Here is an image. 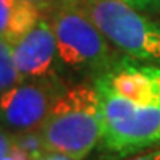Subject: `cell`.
Segmentation results:
<instances>
[{"label": "cell", "instance_id": "1", "mask_svg": "<svg viewBox=\"0 0 160 160\" xmlns=\"http://www.w3.org/2000/svg\"><path fill=\"white\" fill-rule=\"evenodd\" d=\"M102 133V110L94 82H81L65 89L39 129L45 152L73 160H84L100 146Z\"/></svg>", "mask_w": 160, "mask_h": 160}, {"label": "cell", "instance_id": "2", "mask_svg": "<svg viewBox=\"0 0 160 160\" xmlns=\"http://www.w3.org/2000/svg\"><path fill=\"white\" fill-rule=\"evenodd\" d=\"M50 23L62 70L94 81L120 58L81 3H57L52 8Z\"/></svg>", "mask_w": 160, "mask_h": 160}, {"label": "cell", "instance_id": "3", "mask_svg": "<svg viewBox=\"0 0 160 160\" xmlns=\"http://www.w3.org/2000/svg\"><path fill=\"white\" fill-rule=\"evenodd\" d=\"M94 86L103 120V152L125 158L160 144V105L134 103L99 82Z\"/></svg>", "mask_w": 160, "mask_h": 160}, {"label": "cell", "instance_id": "4", "mask_svg": "<svg viewBox=\"0 0 160 160\" xmlns=\"http://www.w3.org/2000/svg\"><path fill=\"white\" fill-rule=\"evenodd\" d=\"M82 8L123 55L160 65V21L123 0H82Z\"/></svg>", "mask_w": 160, "mask_h": 160}, {"label": "cell", "instance_id": "5", "mask_svg": "<svg viewBox=\"0 0 160 160\" xmlns=\"http://www.w3.org/2000/svg\"><path fill=\"white\" fill-rule=\"evenodd\" d=\"M67 88L60 78L21 79L0 94V128L15 136L37 133Z\"/></svg>", "mask_w": 160, "mask_h": 160}, {"label": "cell", "instance_id": "6", "mask_svg": "<svg viewBox=\"0 0 160 160\" xmlns=\"http://www.w3.org/2000/svg\"><path fill=\"white\" fill-rule=\"evenodd\" d=\"M13 60L21 79L60 78L57 37L50 20L41 18L28 32L12 44Z\"/></svg>", "mask_w": 160, "mask_h": 160}, {"label": "cell", "instance_id": "7", "mask_svg": "<svg viewBox=\"0 0 160 160\" xmlns=\"http://www.w3.org/2000/svg\"><path fill=\"white\" fill-rule=\"evenodd\" d=\"M94 82L134 103L160 105V67L131 57H120Z\"/></svg>", "mask_w": 160, "mask_h": 160}, {"label": "cell", "instance_id": "8", "mask_svg": "<svg viewBox=\"0 0 160 160\" xmlns=\"http://www.w3.org/2000/svg\"><path fill=\"white\" fill-rule=\"evenodd\" d=\"M42 18V12L28 0H0V39L13 44Z\"/></svg>", "mask_w": 160, "mask_h": 160}, {"label": "cell", "instance_id": "9", "mask_svg": "<svg viewBox=\"0 0 160 160\" xmlns=\"http://www.w3.org/2000/svg\"><path fill=\"white\" fill-rule=\"evenodd\" d=\"M20 81L21 76L13 60L12 44L5 39H0V94L13 88Z\"/></svg>", "mask_w": 160, "mask_h": 160}, {"label": "cell", "instance_id": "10", "mask_svg": "<svg viewBox=\"0 0 160 160\" xmlns=\"http://www.w3.org/2000/svg\"><path fill=\"white\" fill-rule=\"evenodd\" d=\"M0 160H36L24 146L21 144L20 136L8 133L0 128Z\"/></svg>", "mask_w": 160, "mask_h": 160}, {"label": "cell", "instance_id": "11", "mask_svg": "<svg viewBox=\"0 0 160 160\" xmlns=\"http://www.w3.org/2000/svg\"><path fill=\"white\" fill-rule=\"evenodd\" d=\"M123 2L142 13H150V15L160 13V0H123Z\"/></svg>", "mask_w": 160, "mask_h": 160}, {"label": "cell", "instance_id": "12", "mask_svg": "<svg viewBox=\"0 0 160 160\" xmlns=\"http://www.w3.org/2000/svg\"><path fill=\"white\" fill-rule=\"evenodd\" d=\"M120 160H160V149H152V150H144L142 154H134Z\"/></svg>", "mask_w": 160, "mask_h": 160}, {"label": "cell", "instance_id": "13", "mask_svg": "<svg viewBox=\"0 0 160 160\" xmlns=\"http://www.w3.org/2000/svg\"><path fill=\"white\" fill-rule=\"evenodd\" d=\"M28 2L32 3L34 7H37L41 12H45V10H52L60 0H28Z\"/></svg>", "mask_w": 160, "mask_h": 160}, {"label": "cell", "instance_id": "14", "mask_svg": "<svg viewBox=\"0 0 160 160\" xmlns=\"http://www.w3.org/2000/svg\"><path fill=\"white\" fill-rule=\"evenodd\" d=\"M36 160H73V158L65 157V155H60V154H53V152H45V154H42L39 158H36Z\"/></svg>", "mask_w": 160, "mask_h": 160}, {"label": "cell", "instance_id": "15", "mask_svg": "<svg viewBox=\"0 0 160 160\" xmlns=\"http://www.w3.org/2000/svg\"><path fill=\"white\" fill-rule=\"evenodd\" d=\"M60 2H78V3H81L82 0H60ZM60 2H58V3H60Z\"/></svg>", "mask_w": 160, "mask_h": 160}]
</instances>
